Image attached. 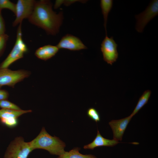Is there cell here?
<instances>
[{"mask_svg": "<svg viewBox=\"0 0 158 158\" xmlns=\"http://www.w3.org/2000/svg\"><path fill=\"white\" fill-rule=\"evenodd\" d=\"M63 18V13L57 14L52 10L50 1H36L32 13L28 19L32 24L42 29L48 34L59 32Z\"/></svg>", "mask_w": 158, "mask_h": 158, "instance_id": "1", "label": "cell"}, {"mask_svg": "<svg viewBox=\"0 0 158 158\" xmlns=\"http://www.w3.org/2000/svg\"><path fill=\"white\" fill-rule=\"evenodd\" d=\"M29 142L33 150L43 149L47 150L51 154L59 156L65 152V143L59 138L50 135L44 127L36 137Z\"/></svg>", "mask_w": 158, "mask_h": 158, "instance_id": "2", "label": "cell"}, {"mask_svg": "<svg viewBox=\"0 0 158 158\" xmlns=\"http://www.w3.org/2000/svg\"><path fill=\"white\" fill-rule=\"evenodd\" d=\"M22 23L19 24L15 44L6 58L0 65V69L7 68L17 60L23 58L28 49L23 40L21 30Z\"/></svg>", "mask_w": 158, "mask_h": 158, "instance_id": "3", "label": "cell"}, {"mask_svg": "<svg viewBox=\"0 0 158 158\" xmlns=\"http://www.w3.org/2000/svg\"><path fill=\"white\" fill-rule=\"evenodd\" d=\"M33 150L29 142L21 137L16 138L8 146L4 158H28Z\"/></svg>", "mask_w": 158, "mask_h": 158, "instance_id": "4", "label": "cell"}, {"mask_svg": "<svg viewBox=\"0 0 158 158\" xmlns=\"http://www.w3.org/2000/svg\"><path fill=\"white\" fill-rule=\"evenodd\" d=\"M31 73L23 69L12 71L8 68L0 69V88L5 85L14 88L16 83L29 77Z\"/></svg>", "mask_w": 158, "mask_h": 158, "instance_id": "5", "label": "cell"}, {"mask_svg": "<svg viewBox=\"0 0 158 158\" xmlns=\"http://www.w3.org/2000/svg\"><path fill=\"white\" fill-rule=\"evenodd\" d=\"M158 14V0H152L145 11L135 16L137 21L136 31L139 33L142 32L146 25Z\"/></svg>", "mask_w": 158, "mask_h": 158, "instance_id": "6", "label": "cell"}, {"mask_svg": "<svg viewBox=\"0 0 158 158\" xmlns=\"http://www.w3.org/2000/svg\"><path fill=\"white\" fill-rule=\"evenodd\" d=\"M117 46L113 37H109L106 35L101 44V50L103 59L107 63L112 65L116 61L118 57Z\"/></svg>", "mask_w": 158, "mask_h": 158, "instance_id": "7", "label": "cell"}, {"mask_svg": "<svg viewBox=\"0 0 158 158\" xmlns=\"http://www.w3.org/2000/svg\"><path fill=\"white\" fill-rule=\"evenodd\" d=\"M36 1L34 0H18L16 4V18L13 26L22 23L24 19L28 18L33 11Z\"/></svg>", "mask_w": 158, "mask_h": 158, "instance_id": "8", "label": "cell"}, {"mask_svg": "<svg viewBox=\"0 0 158 158\" xmlns=\"http://www.w3.org/2000/svg\"><path fill=\"white\" fill-rule=\"evenodd\" d=\"M32 111L31 110H15L2 109H0V122L8 127L14 128L18 124V117L24 114Z\"/></svg>", "mask_w": 158, "mask_h": 158, "instance_id": "9", "label": "cell"}, {"mask_svg": "<svg viewBox=\"0 0 158 158\" xmlns=\"http://www.w3.org/2000/svg\"><path fill=\"white\" fill-rule=\"evenodd\" d=\"M56 46L59 49L78 51L87 49V47L78 37L67 34L61 39Z\"/></svg>", "mask_w": 158, "mask_h": 158, "instance_id": "10", "label": "cell"}, {"mask_svg": "<svg viewBox=\"0 0 158 158\" xmlns=\"http://www.w3.org/2000/svg\"><path fill=\"white\" fill-rule=\"evenodd\" d=\"M132 117L130 115L122 119L112 120L109 122L112 130L113 139L121 141L125 131Z\"/></svg>", "mask_w": 158, "mask_h": 158, "instance_id": "11", "label": "cell"}, {"mask_svg": "<svg viewBox=\"0 0 158 158\" xmlns=\"http://www.w3.org/2000/svg\"><path fill=\"white\" fill-rule=\"evenodd\" d=\"M119 142L114 139L109 140L104 138L98 130L96 136L93 141L84 145L83 148L85 149L93 150L95 148L101 146L113 147Z\"/></svg>", "mask_w": 158, "mask_h": 158, "instance_id": "12", "label": "cell"}, {"mask_svg": "<svg viewBox=\"0 0 158 158\" xmlns=\"http://www.w3.org/2000/svg\"><path fill=\"white\" fill-rule=\"evenodd\" d=\"M59 49L56 46L45 45L37 49L35 54L38 58L46 61L55 56L58 51Z\"/></svg>", "mask_w": 158, "mask_h": 158, "instance_id": "13", "label": "cell"}, {"mask_svg": "<svg viewBox=\"0 0 158 158\" xmlns=\"http://www.w3.org/2000/svg\"><path fill=\"white\" fill-rule=\"evenodd\" d=\"M112 0H101L100 6L104 19V25L105 29L106 35L107 34V25L109 14L113 5Z\"/></svg>", "mask_w": 158, "mask_h": 158, "instance_id": "14", "label": "cell"}, {"mask_svg": "<svg viewBox=\"0 0 158 158\" xmlns=\"http://www.w3.org/2000/svg\"><path fill=\"white\" fill-rule=\"evenodd\" d=\"M80 148L78 147L73 148L69 152L65 151L57 158H97L91 154H83L80 153Z\"/></svg>", "mask_w": 158, "mask_h": 158, "instance_id": "15", "label": "cell"}, {"mask_svg": "<svg viewBox=\"0 0 158 158\" xmlns=\"http://www.w3.org/2000/svg\"><path fill=\"white\" fill-rule=\"evenodd\" d=\"M150 90L145 91L140 98L134 109L130 116L133 117L145 104L149 99L151 94Z\"/></svg>", "mask_w": 158, "mask_h": 158, "instance_id": "16", "label": "cell"}, {"mask_svg": "<svg viewBox=\"0 0 158 158\" xmlns=\"http://www.w3.org/2000/svg\"><path fill=\"white\" fill-rule=\"evenodd\" d=\"M0 107L3 109L15 110H22L17 105L7 99L0 100Z\"/></svg>", "mask_w": 158, "mask_h": 158, "instance_id": "17", "label": "cell"}, {"mask_svg": "<svg viewBox=\"0 0 158 158\" xmlns=\"http://www.w3.org/2000/svg\"><path fill=\"white\" fill-rule=\"evenodd\" d=\"M3 8L8 9L15 14L16 4L9 0H0V10Z\"/></svg>", "mask_w": 158, "mask_h": 158, "instance_id": "18", "label": "cell"}, {"mask_svg": "<svg viewBox=\"0 0 158 158\" xmlns=\"http://www.w3.org/2000/svg\"><path fill=\"white\" fill-rule=\"evenodd\" d=\"M87 116L92 120L96 123L99 122L100 120V116L98 112L95 108H89L87 111Z\"/></svg>", "mask_w": 158, "mask_h": 158, "instance_id": "19", "label": "cell"}, {"mask_svg": "<svg viewBox=\"0 0 158 158\" xmlns=\"http://www.w3.org/2000/svg\"><path fill=\"white\" fill-rule=\"evenodd\" d=\"M8 37L5 34L0 35V56L3 52Z\"/></svg>", "mask_w": 158, "mask_h": 158, "instance_id": "20", "label": "cell"}, {"mask_svg": "<svg viewBox=\"0 0 158 158\" xmlns=\"http://www.w3.org/2000/svg\"><path fill=\"white\" fill-rule=\"evenodd\" d=\"M1 11L0 10V35L5 34V24L1 15Z\"/></svg>", "mask_w": 158, "mask_h": 158, "instance_id": "21", "label": "cell"}, {"mask_svg": "<svg viewBox=\"0 0 158 158\" xmlns=\"http://www.w3.org/2000/svg\"><path fill=\"white\" fill-rule=\"evenodd\" d=\"M9 96V94L7 91L0 89V100L7 99Z\"/></svg>", "mask_w": 158, "mask_h": 158, "instance_id": "22", "label": "cell"}]
</instances>
